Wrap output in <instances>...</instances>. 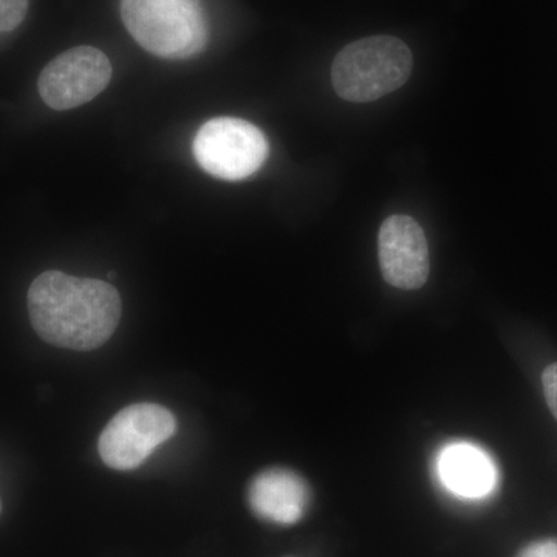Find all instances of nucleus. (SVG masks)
Segmentation results:
<instances>
[{"label": "nucleus", "mask_w": 557, "mask_h": 557, "mask_svg": "<svg viewBox=\"0 0 557 557\" xmlns=\"http://www.w3.org/2000/svg\"><path fill=\"white\" fill-rule=\"evenodd\" d=\"M120 293L98 278L46 271L28 289V313L36 333L53 346L89 351L104 346L116 327Z\"/></svg>", "instance_id": "1"}, {"label": "nucleus", "mask_w": 557, "mask_h": 557, "mask_svg": "<svg viewBox=\"0 0 557 557\" xmlns=\"http://www.w3.org/2000/svg\"><path fill=\"white\" fill-rule=\"evenodd\" d=\"M124 27L164 60H188L207 49V14L199 0H121Z\"/></svg>", "instance_id": "2"}, {"label": "nucleus", "mask_w": 557, "mask_h": 557, "mask_svg": "<svg viewBox=\"0 0 557 557\" xmlns=\"http://www.w3.org/2000/svg\"><path fill=\"white\" fill-rule=\"evenodd\" d=\"M412 64L409 47L394 36L355 40L333 61V87L346 101H376L405 86Z\"/></svg>", "instance_id": "3"}, {"label": "nucleus", "mask_w": 557, "mask_h": 557, "mask_svg": "<svg viewBox=\"0 0 557 557\" xmlns=\"http://www.w3.org/2000/svg\"><path fill=\"white\" fill-rule=\"evenodd\" d=\"M193 149L201 170L226 182L251 177L270 153L263 132L249 121L233 116L207 121L197 132Z\"/></svg>", "instance_id": "4"}, {"label": "nucleus", "mask_w": 557, "mask_h": 557, "mask_svg": "<svg viewBox=\"0 0 557 557\" xmlns=\"http://www.w3.org/2000/svg\"><path fill=\"white\" fill-rule=\"evenodd\" d=\"M177 431L170 410L153 403H138L120 410L102 431L98 450L108 467L131 471L148 460L161 443Z\"/></svg>", "instance_id": "5"}, {"label": "nucleus", "mask_w": 557, "mask_h": 557, "mask_svg": "<svg viewBox=\"0 0 557 557\" xmlns=\"http://www.w3.org/2000/svg\"><path fill=\"white\" fill-rule=\"evenodd\" d=\"M112 79V64L104 51L90 46L61 53L40 72V98L53 110H70L97 98Z\"/></svg>", "instance_id": "6"}, {"label": "nucleus", "mask_w": 557, "mask_h": 557, "mask_svg": "<svg viewBox=\"0 0 557 557\" xmlns=\"http://www.w3.org/2000/svg\"><path fill=\"white\" fill-rule=\"evenodd\" d=\"M381 273L392 287L417 289L429 277L426 236L416 220L392 215L384 220L379 236Z\"/></svg>", "instance_id": "7"}, {"label": "nucleus", "mask_w": 557, "mask_h": 557, "mask_svg": "<svg viewBox=\"0 0 557 557\" xmlns=\"http://www.w3.org/2000/svg\"><path fill=\"white\" fill-rule=\"evenodd\" d=\"M248 504L259 518L278 525H293L309 508L310 487L289 469H267L249 485Z\"/></svg>", "instance_id": "8"}, {"label": "nucleus", "mask_w": 557, "mask_h": 557, "mask_svg": "<svg viewBox=\"0 0 557 557\" xmlns=\"http://www.w3.org/2000/svg\"><path fill=\"white\" fill-rule=\"evenodd\" d=\"M437 467L443 485L457 496L482 498L496 487V465L478 446L468 443L448 446L440 454Z\"/></svg>", "instance_id": "9"}, {"label": "nucleus", "mask_w": 557, "mask_h": 557, "mask_svg": "<svg viewBox=\"0 0 557 557\" xmlns=\"http://www.w3.org/2000/svg\"><path fill=\"white\" fill-rule=\"evenodd\" d=\"M30 0H0V33L16 30L27 16Z\"/></svg>", "instance_id": "10"}, {"label": "nucleus", "mask_w": 557, "mask_h": 557, "mask_svg": "<svg viewBox=\"0 0 557 557\" xmlns=\"http://www.w3.org/2000/svg\"><path fill=\"white\" fill-rule=\"evenodd\" d=\"M542 384H544V394L548 408L557 420V362L548 366L545 372L542 373Z\"/></svg>", "instance_id": "11"}, {"label": "nucleus", "mask_w": 557, "mask_h": 557, "mask_svg": "<svg viewBox=\"0 0 557 557\" xmlns=\"http://www.w3.org/2000/svg\"><path fill=\"white\" fill-rule=\"evenodd\" d=\"M518 557H557V541H541L528 545Z\"/></svg>", "instance_id": "12"}, {"label": "nucleus", "mask_w": 557, "mask_h": 557, "mask_svg": "<svg viewBox=\"0 0 557 557\" xmlns=\"http://www.w3.org/2000/svg\"><path fill=\"white\" fill-rule=\"evenodd\" d=\"M115 277H116L115 273H109V278H115Z\"/></svg>", "instance_id": "13"}, {"label": "nucleus", "mask_w": 557, "mask_h": 557, "mask_svg": "<svg viewBox=\"0 0 557 557\" xmlns=\"http://www.w3.org/2000/svg\"><path fill=\"white\" fill-rule=\"evenodd\" d=\"M0 512H2V504H0Z\"/></svg>", "instance_id": "14"}]
</instances>
